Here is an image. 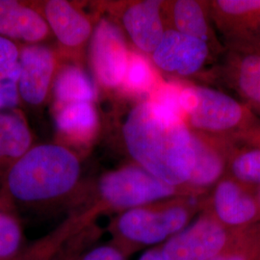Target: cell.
Instances as JSON below:
<instances>
[{
  "label": "cell",
  "instance_id": "f1b7e54d",
  "mask_svg": "<svg viewBox=\"0 0 260 260\" xmlns=\"http://www.w3.org/2000/svg\"><path fill=\"white\" fill-rule=\"evenodd\" d=\"M258 198H259V202H260V188H259V190H258Z\"/></svg>",
  "mask_w": 260,
  "mask_h": 260
},
{
  "label": "cell",
  "instance_id": "4316f807",
  "mask_svg": "<svg viewBox=\"0 0 260 260\" xmlns=\"http://www.w3.org/2000/svg\"><path fill=\"white\" fill-rule=\"evenodd\" d=\"M138 260H167V258L161 251L160 246H158L144 251Z\"/></svg>",
  "mask_w": 260,
  "mask_h": 260
},
{
  "label": "cell",
  "instance_id": "44dd1931",
  "mask_svg": "<svg viewBox=\"0 0 260 260\" xmlns=\"http://www.w3.org/2000/svg\"><path fill=\"white\" fill-rule=\"evenodd\" d=\"M226 176L258 192L260 188V127L233 141Z\"/></svg>",
  "mask_w": 260,
  "mask_h": 260
},
{
  "label": "cell",
  "instance_id": "2e32d148",
  "mask_svg": "<svg viewBox=\"0 0 260 260\" xmlns=\"http://www.w3.org/2000/svg\"><path fill=\"white\" fill-rule=\"evenodd\" d=\"M54 125L60 145L87 149L100 132V116L94 103H79L54 107Z\"/></svg>",
  "mask_w": 260,
  "mask_h": 260
},
{
  "label": "cell",
  "instance_id": "8992f818",
  "mask_svg": "<svg viewBox=\"0 0 260 260\" xmlns=\"http://www.w3.org/2000/svg\"><path fill=\"white\" fill-rule=\"evenodd\" d=\"M102 231L95 220L71 211L51 232L27 245L12 260H71L94 245Z\"/></svg>",
  "mask_w": 260,
  "mask_h": 260
},
{
  "label": "cell",
  "instance_id": "6da1fadb",
  "mask_svg": "<svg viewBox=\"0 0 260 260\" xmlns=\"http://www.w3.org/2000/svg\"><path fill=\"white\" fill-rule=\"evenodd\" d=\"M121 134L134 164L169 185L190 189L195 151L192 132L181 117L143 100L126 115Z\"/></svg>",
  "mask_w": 260,
  "mask_h": 260
},
{
  "label": "cell",
  "instance_id": "277c9868",
  "mask_svg": "<svg viewBox=\"0 0 260 260\" xmlns=\"http://www.w3.org/2000/svg\"><path fill=\"white\" fill-rule=\"evenodd\" d=\"M178 196L198 195L190 189L169 185L136 164L106 172L90 185H84L73 210L94 220L103 214L124 212L132 208Z\"/></svg>",
  "mask_w": 260,
  "mask_h": 260
},
{
  "label": "cell",
  "instance_id": "7402d4cb",
  "mask_svg": "<svg viewBox=\"0 0 260 260\" xmlns=\"http://www.w3.org/2000/svg\"><path fill=\"white\" fill-rule=\"evenodd\" d=\"M230 82L246 104L260 111V53L231 50L228 63Z\"/></svg>",
  "mask_w": 260,
  "mask_h": 260
},
{
  "label": "cell",
  "instance_id": "7a4b0ae2",
  "mask_svg": "<svg viewBox=\"0 0 260 260\" xmlns=\"http://www.w3.org/2000/svg\"><path fill=\"white\" fill-rule=\"evenodd\" d=\"M78 154L58 143L32 147L0 180V206L9 210L70 211L83 188Z\"/></svg>",
  "mask_w": 260,
  "mask_h": 260
},
{
  "label": "cell",
  "instance_id": "ac0fdd59",
  "mask_svg": "<svg viewBox=\"0 0 260 260\" xmlns=\"http://www.w3.org/2000/svg\"><path fill=\"white\" fill-rule=\"evenodd\" d=\"M163 18L167 29L202 40L210 47H220L209 23V1H164Z\"/></svg>",
  "mask_w": 260,
  "mask_h": 260
},
{
  "label": "cell",
  "instance_id": "484cf974",
  "mask_svg": "<svg viewBox=\"0 0 260 260\" xmlns=\"http://www.w3.org/2000/svg\"><path fill=\"white\" fill-rule=\"evenodd\" d=\"M71 260H127V258L108 242L101 245H93L79 252Z\"/></svg>",
  "mask_w": 260,
  "mask_h": 260
},
{
  "label": "cell",
  "instance_id": "4fadbf2b",
  "mask_svg": "<svg viewBox=\"0 0 260 260\" xmlns=\"http://www.w3.org/2000/svg\"><path fill=\"white\" fill-rule=\"evenodd\" d=\"M211 20L231 50L254 51L260 43V0L209 1Z\"/></svg>",
  "mask_w": 260,
  "mask_h": 260
},
{
  "label": "cell",
  "instance_id": "5bb4252c",
  "mask_svg": "<svg viewBox=\"0 0 260 260\" xmlns=\"http://www.w3.org/2000/svg\"><path fill=\"white\" fill-rule=\"evenodd\" d=\"M211 47L197 38L166 29L160 43L150 54L155 68L169 75L189 76L199 73L210 55Z\"/></svg>",
  "mask_w": 260,
  "mask_h": 260
},
{
  "label": "cell",
  "instance_id": "d4e9b609",
  "mask_svg": "<svg viewBox=\"0 0 260 260\" xmlns=\"http://www.w3.org/2000/svg\"><path fill=\"white\" fill-rule=\"evenodd\" d=\"M210 260H260V223L241 230L221 253Z\"/></svg>",
  "mask_w": 260,
  "mask_h": 260
},
{
  "label": "cell",
  "instance_id": "ba28073f",
  "mask_svg": "<svg viewBox=\"0 0 260 260\" xmlns=\"http://www.w3.org/2000/svg\"><path fill=\"white\" fill-rule=\"evenodd\" d=\"M240 231L225 228L203 209L192 223L160 248L167 260H210L221 253Z\"/></svg>",
  "mask_w": 260,
  "mask_h": 260
},
{
  "label": "cell",
  "instance_id": "8fae6325",
  "mask_svg": "<svg viewBox=\"0 0 260 260\" xmlns=\"http://www.w3.org/2000/svg\"><path fill=\"white\" fill-rule=\"evenodd\" d=\"M33 5L47 21L67 60L82 65L85 48L94 29L91 19L65 0H47Z\"/></svg>",
  "mask_w": 260,
  "mask_h": 260
},
{
  "label": "cell",
  "instance_id": "e0dca14e",
  "mask_svg": "<svg viewBox=\"0 0 260 260\" xmlns=\"http://www.w3.org/2000/svg\"><path fill=\"white\" fill-rule=\"evenodd\" d=\"M47 21L33 3L0 0V36L24 45L43 44L50 35Z\"/></svg>",
  "mask_w": 260,
  "mask_h": 260
},
{
  "label": "cell",
  "instance_id": "ffe728a7",
  "mask_svg": "<svg viewBox=\"0 0 260 260\" xmlns=\"http://www.w3.org/2000/svg\"><path fill=\"white\" fill-rule=\"evenodd\" d=\"M98 89L83 66L73 61L63 62L56 75L51 99L54 107L79 103H94Z\"/></svg>",
  "mask_w": 260,
  "mask_h": 260
},
{
  "label": "cell",
  "instance_id": "603a6c76",
  "mask_svg": "<svg viewBox=\"0 0 260 260\" xmlns=\"http://www.w3.org/2000/svg\"><path fill=\"white\" fill-rule=\"evenodd\" d=\"M162 81L157 69L147 55L138 50H130L128 65L120 91L129 96L149 98Z\"/></svg>",
  "mask_w": 260,
  "mask_h": 260
},
{
  "label": "cell",
  "instance_id": "7c38bea8",
  "mask_svg": "<svg viewBox=\"0 0 260 260\" xmlns=\"http://www.w3.org/2000/svg\"><path fill=\"white\" fill-rule=\"evenodd\" d=\"M61 54L44 44L23 45L19 53V100L40 107L51 99L56 75L63 60Z\"/></svg>",
  "mask_w": 260,
  "mask_h": 260
},
{
  "label": "cell",
  "instance_id": "9c48e42d",
  "mask_svg": "<svg viewBox=\"0 0 260 260\" xmlns=\"http://www.w3.org/2000/svg\"><path fill=\"white\" fill-rule=\"evenodd\" d=\"M163 4L162 0H138L109 3L105 6L112 19L136 49L150 56L167 29L163 18Z\"/></svg>",
  "mask_w": 260,
  "mask_h": 260
},
{
  "label": "cell",
  "instance_id": "9a60e30c",
  "mask_svg": "<svg viewBox=\"0 0 260 260\" xmlns=\"http://www.w3.org/2000/svg\"><path fill=\"white\" fill-rule=\"evenodd\" d=\"M195 165L188 188L198 195L205 196L223 177L233 149V139L216 137L192 131Z\"/></svg>",
  "mask_w": 260,
  "mask_h": 260
},
{
  "label": "cell",
  "instance_id": "52a82bcc",
  "mask_svg": "<svg viewBox=\"0 0 260 260\" xmlns=\"http://www.w3.org/2000/svg\"><path fill=\"white\" fill-rule=\"evenodd\" d=\"M130 50L122 30L113 19H99L88 46V54L94 80L104 90L121 89Z\"/></svg>",
  "mask_w": 260,
  "mask_h": 260
},
{
  "label": "cell",
  "instance_id": "83f0119b",
  "mask_svg": "<svg viewBox=\"0 0 260 260\" xmlns=\"http://www.w3.org/2000/svg\"><path fill=\"white\" fill-rule=\"evenodd\" d=\"M254 51H256V52H259V53H260V43H259V45H258V46H257V47H256V48H255V50H254Z\"/></svg>",
  "mask_w": 260,
  "mask_h": 260
},
{
  "label": "cell",
  "instance_id": "d6986e66",
  "mask_svg": "<svg viewBox=\"0 0 260 260\" xmlns=\"http://www.w3.org/2000/svg\"><path fill=\"white\" fill-rule=\"evenodd\" d=\"M33 145L27 121L20 112L0 111V180Z\"/></svg>",
  "mask_w": 260,
  "mask_h": 260
},
{
  "label": "cell",
  "instance_id": "30bf717a",
  "mask_svg": "<svg viewBox=\"0 0 260 260\" xmlns=\"http://www.w3.org/2000/svg\"><path fill=\"white\" fill-rule=\"evenodd\" d=\"M203 209L231 230H243L260 223L258 192L228 176L205 196Z\"/></svg>",
  "mask_w": 260,
  "mask_h": 260
},
{
  "label": "cell",
  "instance_id": "5b68a950",
  "mask_svg": "<svg viewBox=\"0 0 260 260\" xmlns=\"http://www.w3.org/2000/svg\"><path fill=\"white\" fill-rule=\"evenodd\" d=\"M179 103L186 124L199 133L235 140L260 127L246 103L208 87L183 85Z\"/></svg>",
  "mask_w": 260,
  "mask_h": 260
},
{
  "label": "cell",
  "instance_id": "cb8c5ba5",
  "mask_svg": "<svg viewBox=\"0 0 260 260\" xmlns=\"http://www.w3.org/2000/svg\"><path fill=\"white\" fill-rule=\"evenodd\" d=\"M21 224L11 210L0 206V260H12L24 250Z\"/></svg>",
  "mask_w": 260,
  "mask_h": 260
},
{
  "label": "cell",
  "instance_id": "3957f363",
  "mask_svg": "<svg viewBox=\"0 0 260 260\" xmlns=\"http://www.w3.org/2000/svg\"><path fill=\"white\" fill-rule=\"evenodd\" d=\"M205 198L178 196L117 214L106 228L109 242L126 258L161 246L195 220Z\"/></svg>",
  "mask_w": 260,
  "mask_h": 260
}]
</instances>
